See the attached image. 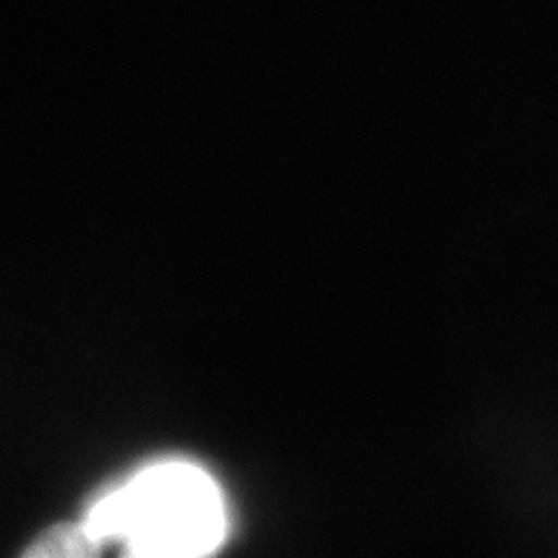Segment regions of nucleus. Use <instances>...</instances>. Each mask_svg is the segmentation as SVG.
Instances as JSON below:
<instances>
[{
  "instance_id": "f257e3e1",
  "label": "nucleus",
  "mask_w": 558,
  "mask_h": 558,
  "mask_svg": "<svg viewBox=\"0 0 558 558\" xmlns=\"http://www.w3.org/2000/svg\"><path fill=\"white\" fill-rule=\"evenodd\" d=\"M87 532L100 544L120 539L137 555L199 557L226 534L218 486L189 463H161L141 472L89 511Z\"/></svg>"
},
{
  "instance_id": "f03ea898",
  "label": "nucleus",
  "mask_w": 558,
  "mask_h": 558,
  "mask_svg": "<svg viewBox=\"0 0 558 558\" xmlns=\"http://www.w3.org/2000/svg\"><path fill=\"white\" fill-rule=\"evenodd\" d=\"M96 538L87 532L85 525L81 527H54L44 534L27 555L36 557H80L89 555L96 548Z\"/></svg>"
}]
</instances>
